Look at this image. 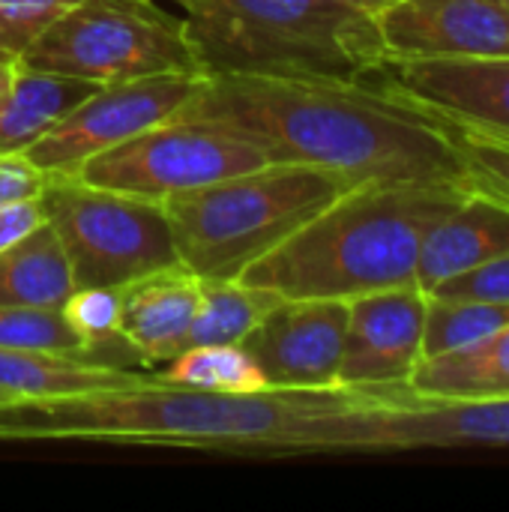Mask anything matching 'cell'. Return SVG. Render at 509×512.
Masks as SVG:
<instances>
[{"mask_svg": "<svg viewBox=\"0 0 509 512\" xmlns=\"http://www.w3.org/2000/svg\"><path fill=\"white\" fill-rule=\"evenodd\" d=\"M18 60L96 84L204 72L183 15H171L153 0H81L45 27Z\"/></svg>", "mask_w": 509, "mask_h": 512, "instance_id": "8992f818", "label": "cell"}, {"mask_svg": "<svg viewBox=\"0 0 509 512\" xmlns=\"http://www.w3.org/2000/svg\"><path fill=\"white\" fill-rule=\"evenodd\" d=\"M45 222L42 198H21V201H6L0 204V252L27 237L33 228Z\"/></svg>", "mask_w": 509, "mask_h": 512, "instance_id": "f1b7e54d", "label": "cell"}, {"mask_svg": "<svg viewBox=\"0 0 509 512\" xmlns=\"http://www.w3.org/2000/svg\"><path fill=\"white\" fill-rule=\"evenodd\" d=\"M501 255H509V198L471 186L423 240L417 288L432 294L441 282Z\"/></svg>", "mask_w": 509, "mask_h": 512, "instance_id": "9a60e30c", "label": "cell"}, {"mask_svg": "<svg viewBox=\"0 0 509 512\" xmlns=\"http://www.w3.org/2000/svg\"><path fill=\"white\" fill-rule=\"evenodd\" d=\"M426 297H450V300H498L509 303V255H501L489 264H480L468 273H459L441 282Z\"/></svg>", "mask_w": 509, "mask_h": 512, "instance_id": "4316f807", "label": "cell"}, {"mask_svg": "<svg viewBox=\"0 0 509 512\" xmlns=\"http://www.w3.org/2000/svg\"><path fill=\"white\" fill-rule=\"evenodd\" d=\"M387 384L222 393L147 372L108 393L3 402L0 441H96L219 453H387Z\"/></svg>", "mask_w": 509, "mask_h": 512, "instance_id": "6da1fadb", "label": "cell"}, {"mask_svg": "<svg viewBox=\"0 0 509 512\" xmlns=\"http://www.w3.org/2000/svg\"><path fill=\"white\" fill-rule=\"evenodd\" d=\"M174 120L219 123L267 162H303L360 183H471L453 135L414 102L360 78L207 75Z\"/></svg>", "mask_w": 509, "mask_h": 512, "instance_id": "7a4b0ae2", "label": "cell"}, {"mask_svg": "<svg viewBox=\"0 0 509 512\" xmlns=\"http://www.w3.org/2000/svg\"><path fill=\"white\" fill-rule=\"evenodd\" d=\"M45 222L57 231L75 288L126 285L177 261L162 201L90 186L75 174H51L42 189Z\"/></svg>", "mask_w": 509, "mask_h": 512, "instance_id": "52a82bcc", "label": "cell"}, {"mask_svg": "<svg viewBox=\"0 0 509 512\" xmlns=\"http://www.w3.org/2000/svg\"><path fill=\"white\" fill-rule=\"evenodd\" d=\"M81 0H0V57L18 60L60 15Z\"/></svg>", "mask_w": 509, "mask_h": 512, "instance_id": "484cf974", "label": "cell"}, {"mask_svg": "<svg viewBox=\"0 0 509 512\" xmlns=\"http://www.w3.org/2000/svg\"><path fill=\"white\" fill-rule=\"evenodd\" d=\"M504 6H507V12H509V0H504Z\"/></svg>", "mask_w": 509, "mask_h": 512, "instance_id": "1f68e13d", "label": "cell"}, {"mask_svg": "<svg viewBox=\"0 0 509 512\" xmlns=\"http://www.w3.org/2000/svg\"><path fill=\"white\" fill-rule=\"evenodd\" d=\"M411 387L453 399H509V327L468 348L423 357Z\"/></svg>", "mask_w": 509, "mask_h": 512, "instance_id": "d6986e66", "label": "cell"}, {"mask_svg": "<svg viewBox=\"0 0 509 512\" xmlns=\"http://www.w3.org/2000/svg\"><path fill=\"white\" fill-rule=\"evenodd\" d=\"M147 372H132L117 363H102L78 354L0 348V393H6L12 402L66 399L135 387L138 381H144Z\"/></svg>", "mask_w": 509, "mask_h": 512, "instance_id": "2e32d148", "label": "cell"}, {"mask_svg": "<svg viewBox=\"0 0 509 512\" xmlns=\"http://www.w3.org/2000/svg\"><path fill=\"white\" fill-rule=\"evenodd\" d=\"M204 72H162L132 81L102 84L72 114L33 141L24 156L45 174H75L90 156L156 126L201 90Z\"/></svg>", "mask_w": 509, "mask_h": 512, "instance_id": "9c48e42d", "label": "cell"}, {"mask_svg": "<svg viewBox=\"0 0 509 512\" xmlns=\"http://www.w3.org/2000/svg\"><path fill=\"white\" fill-rule=\"evenodd\" d=\"M0 348L87 357L63 312L45 306H0Z\"/></svg>", "mask_w": 509, "mask_h": 512, "instance_id": "cb8c5ba5", "label": "cell"}, {"mask_svg": "<svg viewBox=\"0 0 509 512\" xmlns=\"http://www.w3.org/2000/svg\"><path fill=\"white\" fill-rule=\"evenodd\" d=\"M375 18L387 57L509 54L504 0H387Z\"/></svg>", "mask_w": 509, "mask_h": 512, "instance_id": "7c38bea8", "label": "cell"}, {"mask_svg": "<svg viewBox=\"0 0 509 512\" xmlns=\"http://www.w3.org/2000/svg\"><path fill=\"white\" fill-rule=\"evenodd\" d=\"M159 375L174 384L222 390V393H255V390L270 387L267 378L261 375L258 363L246 354V348L240 342L189 345Z\"/></svg>", "mask_w": 509, "mask_h": 512, "instance_id": "44dd1931", "label": "cell"}, {"mask_svg": "<svg viewBox=\"0 0 509 512\" xmlns=\"http://www.w3.org/2000/svg\"><path fill=\"white\" fill-rule=\"evenodd\" d=\"M207 75L360 81L384 60L387 0H171Z\"/></svg>", "mask_w": 509, "mask_h": 512, "instance_id": "277c9868", "label": "cell"}, {"mask_svg": "<svg viewBox=\"0 0 509 512\" xmlns=\"http://www.w3.org/2000/svg\"><path fill=\"white\" fill-rule=\"evenodd\" d=\"M354 183L303 162H267L165 198L177 261L198 279H240Z\"/></svg>", "mask_w": 509, "mask_h": 512, "instance_id": "5b68a950", "label": "cell"}, {"mask_svg": "<svg viewBox=\"0 0 509 512\" xmlns=\"http://www.w3.org/2000/svg\"><path fill=\"white\" fill-rule=\"evenodd\" d=\"M366 78L438 120L509 138V54L387 57Z\"/></svg>", "mask_w": 509, "mask_h": 512, "instance_id": "30bf717a", "label": "cell"}, {"mask_svg": "<svg viewBox=\"0 0 509 512\" xmlns=\"http://www.w3.org/2000/svg\"><path fill=\"white\" fill-rule=\"evenodd\" d=\"M3 402H12V399H9L6 393H0V405H3Z\"/></svg>", "mask_w": 509, "mask_h": 512, "instance_id": "4dcf8cb0", "label": "cell"}, {"mask_svg": "<svg viewBox=\"0 0 509 512\" xmlns=\"http://www.w3.org/2000/svg\"><path fill=\"white\" fill-rule=\"evenodd\" d=\"M348 330V300H279L240 345L270 387H333Z\"/></svg>", "mask_w": 509, "mask_h": 512, "instance_id": "8fae6325", "label": "cell"}, {"mask_svg": "<svg viewBox=\"0 0 509 512\" xmlns=\"http://www.w3.org/2000/svg\"><path fill=\"white\" fill-rule=\"evenodd\" d=\"M474 183H360L330 201L276 249L240 273V282L282 300H351L417 285L429 231Z\"/></svg>", "mask_w": 509, "mask_h": 512, "instance_id": "3957f363", "label": "cell"}, {"mask_svg": "<svg viewBox=\"0 0 509 512\" xmlns=\"http://www.w3.org/2000/svg\"><path fill=\"white\" fill-rule=\"evenodd\" d=\"M75 291V276L57 231L42 222L0 252V306L60 309Z\"/></svg>", "mask_w": 509, "mask_h": 512, "instance_id": "ac0fdd59", "label": "cell"}, {"mask_svg": "<svg viewBox=\"0 0 509 512\" xmlns=\"http://www.w3.org/2000/svg\"><path fill=\"white\" fill-rule=\"evenodd\" d=\"M438 120V117H435ZM456 141L459 156L468 168V177L474 186H483L489 192H498L509 198V138L498 132H483L459 123L438 120Z\"/></svg>", "mask_w": 509, "mask_h": 512, "instance_id": "d4e9b609", "label": "cell"}, {"mask_svg": "<svg viewBox=\"0 0 509 512\" xmlns=\"http://www.w3.org/2000/svg\"><path fill=\"white\" fill-rule=\"evenodd\" d=\"M102 84L15 60L6 102L0 105V153H24L51 126L72 114Z\"/></svg>", "mask_w": 509, "mask_h": 512, "instance_id": "e0dca14e", "label": "cell"}, {"mask_svg": "<svg viewBox=\"0 0 509 512\" xmlns=\"http://www.w3.org/2000/svg\"><path fill=\"white\" fill-rule=\"evenodd\" d=\"M267 165L261 147L243 135L201 120L156 123L81 162L75 177L153 201Z\"/></svg>", "mask_w": 509, "mask_h": 512, "instance_id": "ba28073f", "label": "cell"}, {"mask_svg": "<svg viewBox=\"0 0 509 512\" xmlns=\"http://www.w3.org/2000/svg\"><path fill=\"white\" fill-rule=\"evenodd\" d=\"M279 300V294L246 285L240 279H201V297L189 330V345L240 342Z\"/></svg>", "mask_w": 509, "mask_h": 512, "instance_id": "ffe728a7", "label": "cell"}, {"mask_svg": "<svg viewBox=\"0 0 509 512\" xmlns=\"http://www.w3.org/2000/svg\"><path fill=\"white\" fill-rule=\"evenodd\" d=\"M12 72H15V60L0 57V105L6 102V93H9V84H12Z\"/></svg>", "mask_w": 509, "mask_h": 512, "instance_id": "f546056e", "label": "cell"}, {"mask_svg": "<svg viewBox=\"0 0 509 512\" xmlns=\"http://www.w3.org/2000/svg\"><path fill=\"white\" fill-rule=\"evenodd\" d=\"M201 279L183 264H168L123 285L120 333L144 369L168 366L186 345L198 312Z\"/></svg>", "mask_w": 509, "mask_h": 512, "instance_id": "5bb4252c", "label": "cell"}, {"mask_svg": "<svg viewBox=\"0 0 509 512\" xmlns=\"http://www.w3.org/2000/svg\"><path fill=\"white\" fill-rule=\"evenodd\" d=\"M63 318L69 321V327L78 333L84 354L90 360H99V351H108L114 345H123V333H120V315H123V285H87V288H75L69 294V300L60 306ZM105 363V360H102Z\"/></svg>", "mask_w": 509, "mask_h": 512, "instance_id": "603a6c76", "label": "cell"}, {"mask_svg": "<svg viewBox=\"0 0 509 512\" xmlns=\"http://www.w3.org/2000/svg\"><path fill=\"white\" fill-rule=\"evenodd\" d=\"M45 174L24 153H0V204L39 198L45 189Z\"/></svg>", "mask_w": 509, "mask_h": 512, "instance_id": "83f0119b", "label": "cell"}, {"mask_svg": "<svg viewBox=\"0 0 509 512\" xmlns=\"http://www.w3.org/2000/svg\"><path fill=\"white\" fill-rule=\"evenodd\" d=\"M509 327V303L498 300H450L429 297L423 357L450 354L495 336Z\"/></svg>", "mask_w": 509, "mask_h": 512, "instance_id": "7402d4cb", "label": "cell"}, {"mask_svg": "<svg viewBox=\"0 0 509 512\" xmlns=\"http://www.w3.org/2000/svg\"><path fill=\"white\" fill-rule=\"evenodd\" d=\"M426 306L417 285L351 297L339 384L408 381L423 360Z\"/></svg>", "mask_w": 509, "mask_h": 512, "instance_id": "4fadbf2b", "label": "cell"}]
</instances>
